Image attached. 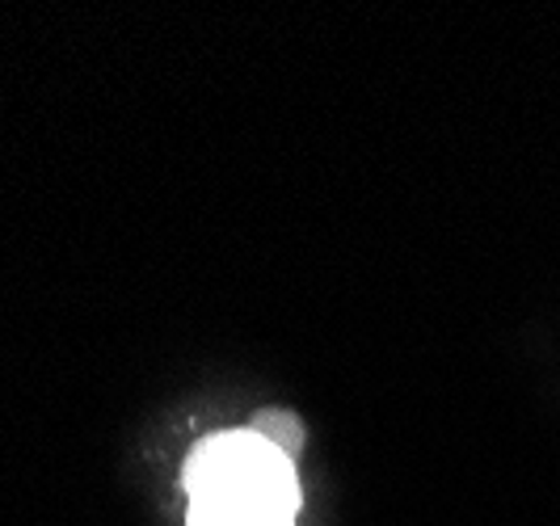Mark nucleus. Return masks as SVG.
<instances>
[{
	"instance_id": "1",
	"label": "nucleus",
	"mask_w": 560,
	"mask_h": 526,
	"mask_svg": "<svg viewBox=\"0 0 560 526\" xmlns=\"http://www.w3.org/2000/svg\"><path fill=\"white\" fill-rule=\"evenodd\" d=\"M190 526H295V464L253 430L215 434L186 464Z\"/></svg>"
},
{
	"instance_id": "2",
	"label": "nucleus",
	"mask_w": 560,
	"mask_h": 526,
	"mask_svg": "<svg viewBox=\"0 0 560 526\" xmlns=\"http://www.w3.org/2000/svg\"><path fill=\"white\" fill-rule=\"evenodd\" d=\"M249 430L257 434V439H266L279 455H287L291 464H295V455L304 451V425H300V417L282 413V409H266V413H257Z\"/></svg>"
}]
</instances>
